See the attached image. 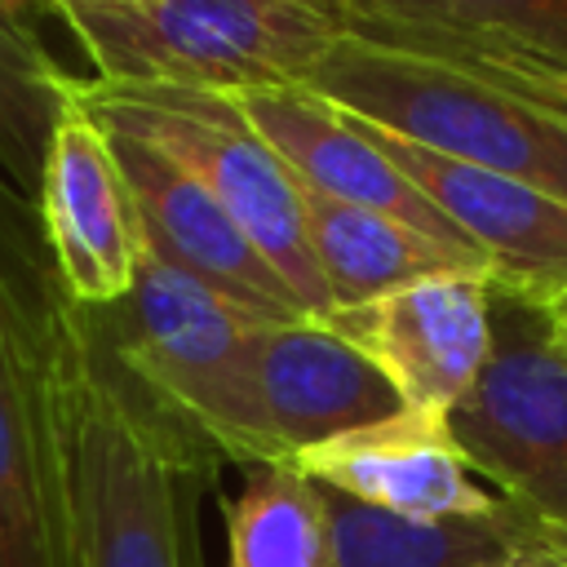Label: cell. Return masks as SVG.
Returning a JSON list of instances; mask_svg holds the SVG:
<instances>
[{
    "label": "cell",
    "mask_w": 567,
    "mask_h": 567,
    "mask_svg": "<svg viewBox=\"0 0 567 567\" xmlns=\"http://www.w3.org/2000/svg\"><path fill=\"white\" fill-rule=\"evenodd\" d=\"M44 408L66 567H204L199 501L221 456L133 381L93 310L66 297L44 337Z\"/></svg>",
    "instance_id": "1"
},
{
    "label": "cell",
    "mask_w": 567,
    "mask_h": 567,
    "mask_svg": "<svg viewBox=\"0 0 567 567\" xmlns=\"http://www.w3.org/2000/svg\"><path fill=\"white\" fill-rule=\"evenodd\" d=\"M301 89L425 151L532 182L567 199L563 111L501 89L452 58L381 44L341 27Z\"/></svg>",
    "instance_id": "2"
},
{
    "label": "cell",
    "mask_w": 567,
    "mask_h": 567,
    "mask_svg": "<svg viewBox=\"0 0 567 567\" xmlns=\"http://www.w3.org/2000/svg\"><path fill=\"white\" fill-rule=\"evenodd\" d=\"M97 80L199 93L301 89L341 22L310 0H128L49 9Z\"/></svg>",
    "instance_id": "3"
},
{
    "label": "cell",
    "mask_w": 567,
    "mask_h": 567,
    "mask_svg": "<svg viewBox=\"0 0 567 567\" xmlns=\"http://www.w3.org/2000/svg\"><path fill=\"white\" fill-rule=\"evenodd\" d=\"M71 97L106 128H124L168 159H177L204 190L235 217V226L261 248L275 275L288 284L310 319H328L332 301L310 252L306 199L292 168L266 146V137L239 115L226 93L115 84L71 75Z\"/></svg>",
    "instance_id": "4"
},
{
    "label": "cell",
    "mask_w": 567,
    "mask_h": 567,
    "mask_svg": "<svg viewBox=\"0 0 567 567\" xmlns=\"http://www.w3.org/2000/svg\"><path fill=\"white\" fill-rule=\"evenodd\" d=\"M447 425L501 496L567 523V337L549 306L492 288V346Z\"/></svg>",
    "instance_id": "5"
},
{
    "label": "cell",
    "mask_w": 567,
    "mask_h": 567,
    "mask_svg": "<svg viewBox=\"0 0 567 567\" xmlns=\"http://www.w3.org/2000/svg\"><path fill=\"white\" fill-rule=\"evenodd\" d=\"M394 381L323 319L257 323L239 350L213 425V452L235 465L297 461L359 425L403 412Z\"/></svg>",
    "instance_id": "6"
},
{
    "label": "cell",
    "mask_w": 567,
    "mask_h": 567,
    "mask_svg": "<svg viewBox=\"0 0 567 567\" xmlns=\"http://www.w3.org/2000/svg\"><path fill=\"white\" fill-rule=\"evenodd\" d=\"M93 319L133 381L213 447V425L239 350L266 319L164 266L146 248L137 257L133 288L115 306L93 310Z\"/></svg>",
    "instance_id": "7"
},
{
    "label": "cell",
    "mask_w": 567,
    "mask_h": 567,
    "mask_svg": "<svg viewBox=\"0 0 567 567\" xmlns=\"http://www.w3.org/2000/svg\"><path fill=\"white\" fill-rule=\"evenodd\" d=\"M35 217L66 301L102 310L133 288L142 257L137 213L106 128L71 97V84L44 151Z\"/></svg>",
    "instance_id": "8"
},
{
    "label": "cell",
    "mask_w": 567,
    "mask_h": 567,
    "mask_svg": "<svg viewBox=\"0 0 567 567\" xmlns=\"http://www.w3.org/2000/svg\"><path fill=\"white\" fill-rule=\"evenodd\" d=\"M350 120L487 257L492 288L518 292L540 306L567 288V199L532 182L425 151L372 120Z\"/></svg>",
    "instance_id": "9"
},
{
    "label": "cell",
    "mask_w": 567,
    "mask_h": 567,
    "mask_svg": "<svg viewBox=\"0 0 567 567\" xmlns=\"http://www.w3.org/2000/svg\"><path fill=\"white\" fill-rule=\"evenodd\" d=\"M106 137H111V151L120 159V173H124V186L137 213L142 248L151 257L230 297L235 306H244L248 315L266 323L310 319L288 292V284L275 275V266L261 257V248L204 190V182H195L177 159H168L159 146L124 128H106Z\"/></svg>",
    "instance_id": "10"
},
{
    "label": "cell",
    "mask_w": 567,
    "mask_h": 567,
    "mask_svg": "<svg viewBox=\"0 0 567 567\" xmlns=\"http://www.w3.org/2000/svg\"><path fill=\"white\" fill-rule=\"evenodd\" d=\"M323 323L368 354L408 408L447 416L487 359L492 284L474 275H439L377 301L332 310Z\"/></svg>",
    "instance_id": "11"
},
{
    "label": "cell",
    "mask_w": 567,
    "mask_h": 567,
    "mask_svg": "<svg viewBox=\"0 0 567 567\" xmlns=\"http://www.w3.org/2000/svg\"><path fill=\"white\" fill-rule=\"evenodd\" d=\"M315 483H328L363 505L394 514H492L505 505L501 492L483 487L443 412L403 408L385 421L337 434L292 461Z\"/></svg>",
    "instance_id": "12"
},
{
    "label": "cell",
    "mask_w": 567,
    "mask_h": 567,
    "mask_svg": "<svg viewBox=\"0 0 567 567\" xmlns=\"http://www.w3.org/2000/svg\"><path fill=\"white\" fill-rule=\"evenodd\" d=\"M239 115L266 137V146L292 168V177L319 195H332L341 204L390 213L421 235L483 257L359 128L346 111L315 97L310 89H261V93H235L230 97ZM487 261V257H483Z\"/></svg>",
    "instance_id": "13"
},
{
    "label": "cell",
    "mask_w": 567,
    "mask_h": 567,
    "mask_svg": "<svg viewBox=\"0 0 567 567\" xmlns=\"http://www.w3.org/2000/svg\"><path fill=\"white\" fill-rule=\"evenodd\" d=\"M44 337L0 319V567H66Z\"/></svg>",
    "instance_id": "14"
},
{
    "label": "cell",
    "mask_w": 567,
    "mask_h": 567,
    "mask_svg": "<svg viewBox=\"0 0 567 567\" xmlns=\"http://www.w3.org/2000/svg\"><path fill=\"white\" fill-rule=\"evenodd\" d=\"M337 567H505L540 514L509 501L492 514H394L319 483Z\"/></svg>",
    "instance_id": "15"
},
{
    "label": "cell",
    "mask_w": 567,
    "mask_h": 567,
    "mask_svg": "<svg viewBox=\"0 0 567 567\" xmlns=\"http://www.w3.org/2000/svg\"><path fill=\"white\" fill-rule=\"evenodd\" d=\"M301 199H306L310 252L323 275L332 310L363 306L408 284L439 279V275H474L492 284V266L483 257L456 252L390 213L341 204L310 186H301Z\"/></svg>",
    "instance_id": "16"
},
{
    "label": "cell",
    "mask_w": 567,
    "mask_h": 567,
    "mask_svg": "<svg viewBox=\"0 0 567 567\" xmlns=\"http://www.w3.org/2000/svg\"><path fill=\"white\" fill-rule=\"evenodd\" d=\"M332 13L359 35L425 31L567 66V0H332Z\"/></svg>",
    "instance_id": "17"
},
{
    "label": "cell",
    "mask_w": 567,
    "mask_h": 567,
    "mask_svg": "<svg viewBox=\"0 0 567 567\" xmlns=\"http://www.w3.org/2000/svg\"><path fill=\"white\" fill-rule=\"evenodd\" d=\"M221 509L230 567H337L319 483L292 461L248 465L239 496Z\"/></svg>",
    "instance_id": "18"
},
{
    "label": "cell",
    "mask_w": 567,
    "mask_h": 567,
    "mask_svg": "<svg viewBox=\"0 0 567 567\" xmlns=\"http://www.w3.org/2000/svg\"><path fill=\"white\" fill-rule=\"evenodd\" d=\"M71 71L49 53L35 18L0 9V173L35 204L44 151L66 102Z\"/></svg>",
    "instance_id": "19"
},
{
    "label": "cell",
    "mask_w": 567,
    "mask_h": 567,
    "mask_svg": "<svg viewBox=\"0 0 567 567\" xmlns=\"http://www.w3.org/2000/svg\"><path fill=\"white\" fill-rule=\"evenodd\" d=\"M58 301L62 288L53 279L35 204L0 173V319L27 337H44Z\"/></svg>",
    "instance_id": "20"
},
{
    "label": "cell",
    "mask_w": 567,
    "mask_h": 567,
    "mask_svg": "<svg viewBox=\"0 0 567 567\" xmlns=\"http://www.w3.org/2000/svg\"><path fill=\"white\" fill-rule=\"evenodd\" d=\"M368 40L452 58L465 71H474V75H483L501 89H514L523 97H536V102H549V106L567 111V66H558V62H545V58H532V53H518V49H505V44H478V40H452V35H425V31L368 35Z\"/></svg>",
    "instance_id": "21"
},
{
    "label": "cell",
    "mask_w": 567,
    "mask_h": 567,
    "mask_svg": "<svg viewBox=\"0 0 567 567\" xmlns=\"http://www.w3.org/2000/svg\"><path fill=\"white\" fill-rule=\"evenodd\" d=\"M514 567H567V532L558 523H536V532L527 536V545L509 558Z\"/></svg>",
    "instance_id": "22"
},
{
    "label": "cell",
    "mask_w": 567,
    "mask_h": 567,
    "mask_svg": "<svg viewBox=\"0 0 567 567\" xmlns=\"http://www.w3.org/2000/svg\"><path fill=\"white\" fill-rule=\"evenodd\" d=\"M0 9H9L18 18H35V9H44V4L40 0H0Z\"/></svg>",
    "instance_id": "23"
},
{
    "label": "cell",
    "mask_w": 567,
    "mask_h": 567,
    "mask_svg": "<svg viewBox=\"0 0 567 567\" xmlns=\"http://www.w3.org/2000/svg\"><path fill=\"white\" fill-rule=\"evenodd\" d=\"M545 306H549V315H554L558 323H567V288H563V292H554Z\"/></svg>",
    "instance_id": "24"
},
{
    "label": "cell",
    "mask_w": 567,
    "mask_h": 567,
    "mask_svg": "<svg viewBox=\"0 0 567 567\" xmlns=\"http://www.w3.org/2000/svg\"><path fill=\"white\" fill-rule=\"evenodd\" d=\"M58 4H128V0H44V9H58Z\"/></svg>",
    "instance_id": "25"
},
{
    "label": "cell",
    "mask_w": 567,
    "mask_h": 567,
    "mask_svg": "<svg viewBox=\"0 0 567 567\" xmlns=\"http://www.w3.org/2000/svg\"><path fill=\"white\" fill-rule=\"evenodd\" d=\"M310 4H319V9H328V13H332V0H310ZM332 18H337V13H332Z\"/></svg>",
    "instance_id": "26"
},
{
    "label": "cell",
    "mask_w": 567,
    "mask_h": 567,
    "mask_svg": "<svg viewBox=\"0 0 567 567\" xmlns=\"http://www.w3.org/2000/svg\"><path fill=\"white\" fill-rule=\"evenodd\" d=\"M558 328H563V337H567V323H558Z\"/></svg>",
    "instance_id": "27"
},
{
    "label": "cell",
    "mask_w": 567,
    "mask_h": 567,
    "mask_svg": "<svg viewBox=\"0 0 567 567\" xmlns=\"http://www.w3.org/2000/svg\"><path fill=\"white\" fill-rule=\"evenodd\" d=\"M558 111H563V106H558ZM563 120H567V111H563Z\"/></svg>",
    "instance_id": "28"
},
{
    "label": "cell",
    "mask_w": 567,
    "mask_h": 567,
    "mask_svg": "<svg viewBox=\"0 0 567 567\" xmlns=\"http://www.w3.org/2000/svg\"><path fill=\"white\" fill-rule=\"evenodd\" d=\"M558 527H563V532H567V523H558Z\"/></svg>",
    "instance_id": "29"
},
{
    "label": "cell",
    "mask_w": 567,
    "mask_h": 567,
    "mask_svg": "<svg viewBox=\"0 0 567 567\" xmlns=\"http://www.w3.org/2000/svg\"><path fill=\"white\" fill-rule=\"evenodd\" d=\"M505 567H514V563H505Z\"/></svg>",
    "instance_id": "30"
},
{
    "label": "cell",
    "mask_w": 567,
    "mask_h": 567,
    "mask_svg": "<svg viewBox=\"0 0 567 567\" xmlns=\"http://www.w3.org/2000/svg\"><path fill=\"white\" fill-rule=\"evenodd\" d=\"M40 4H44V0H40Z\"/></svg>",
    "instance_id": "31"
}]
</instances>
